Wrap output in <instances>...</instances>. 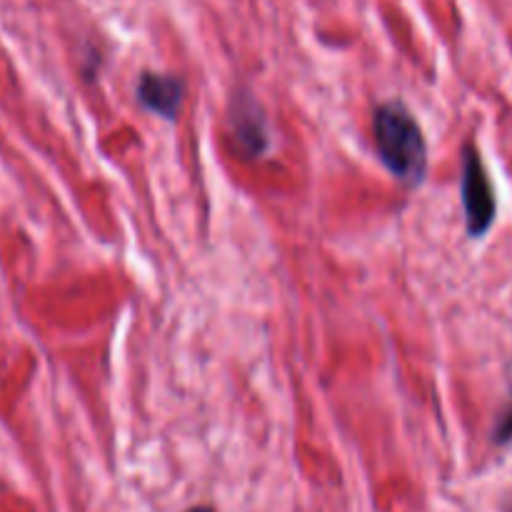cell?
Wrapping results in <instances>:
<instances>
[{
	"mask_svg": "<svg viewBox=\"0 0 512 512\" xmlns=\"http://www.w3.org/2000/svg\"><path fill=\"white\" fill-rule=\"evenodd\" d=\"M138 98L153 113L163 115V118H175L180 110V100H183V83L173 75L145 73L138 80Z\"/></svg>",
	"mask_w": 512,
	"mask_h": 512,
	"instance_id": "cell-3",
	"label": "cell"
},
{
	"mask_svg": "<svg viewBox=\"0 0 512 512\" xmlns=\"http://www.w3.org/2000/svg\"><path fill=\"white\" fill-rule=\"evenodd\" d=\"M188 512H215L213 508H205V505H203V508H193V510H188Z\"/></svg>",
	"mask_w": 512,
	"mask_h": 512,
	"instance_id": "cell-6",
	"label": "cell"
},
{
	"mask_svg": "<svg viewBox=\"0 0 512 512\" xmlns=\"http://www.w3.org/2000/svg\"><path fill=\"white\" fill-rule=\"evenodd\" d=\"M233 125H235V138H238V145L248 153H263L265 145H268V133H265L263 115L258 113L255 103L250 100H240L235 105L233 113Z\"/></svg>",
	"mask_w": 512,
	"mask_h": 512,
	"instance_id": "cell-4",
	"label": "cell"
},
{
	"mask_svg": "<svg viewBox=\"0 0 512 512\" xmlns=\"http://www.w3.org/2000/svg\"><path fill=\"white\" fill-rule=\"evenodd\" d=\"M463 205L468 213L470 235H483L493 225L495 195L490 188L480 155L475 148H465L463 158Z\"/></svg>",
	"mask_w": 512,
	"mask_h": 512,
	"instance_id": "cell-2",
	"label": "cell"
},
{
	"mask_svg": "<svg viewBox=\"0 0 512 512\" xmlns=\"http://www.w3.org/2000/svg\"><path fill=\"white\" fill-rule=\"evenodd\" d=\"M498 440H500V443H508V440H512V408L508 410V413H505V418L500 420Z\"/></svg>",
	"mask_w": 512,
	"mask_h": 512,
	"instance_id": "cell-5",
	"label": "cell"
},
{
	"mask_svg": "<svg viewBox=\"0 0 512 512\" xmlns=\"http://www.w3.org/2000/svg\"><path fill=\"white\" fill-rule=\"evenodd\" d=\"M375 148L390 173L408 185H418L428 168V145L418 120L403 103H383L373 118Z\"/></svg>",
	"mask_w": 512,
	"mask_h": 512,
	"instance_id": "cell-1",
	"label": "cell"
}]
</instances>
